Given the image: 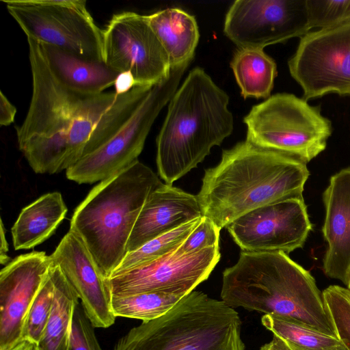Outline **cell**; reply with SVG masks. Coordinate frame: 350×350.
<instances>
[{"mask_svg":"<svg viewBox=\"0 0 350 350\" xmlns=\"http://www.w3.org/2000/svg\"><path fill=\"white\" fill-rule=\"evenodd\" d=\"M32 94L26 116L16 129L19 150L37 174L67 170L109 139L152 87L129 92L88 94L59 83L47 66L38 42L27 38Z\"/></svg>","mask_w":350,"mask_h":350,"instance_id":"1","label":"cell"},{"mask_svg":"<svg viewBox=\"0 0 350 350\" xmlns=\"http://www.w3.org/2000/svg\"><path fill=\"white\" fill-rule=\"evenodd\" d=\"M306 163L247 142L224 150L220 162L204 171L197 198L202 216L221 230L258 207L303 198Z\"/></svg>","mask_w":350,"mask_h":350,"instance_id":"2","label":"cell"},{"mask_svg":"<svg viewBox=\"0 0 350 350\" xmlns=\"http://www.w3.org/2000/svg\"><path fill=\"white\" fill-rule=\"evenodd\" d=\"M221 298L232 308L292 318L337 337L314 278L282 252H241L223 272Z\"/></svg>","mask_w":350,"mask_h":350,"instance_id":"3","label":"cell"},{"mask_svg":"<svg viewBox=\"0 0 350 350\" xmlns=\"http://www.w3.org/2000/svg\"><path fill=\"white\" fill-rule=\"evenodd\" d=\"M228 95L201 68L190 71L169 102L157 138V165L165 184L172 185L231 135L233 116Z\"/></svg>","mask_w":350,"mask_h":350,"instance_id":"4","label":"cell"},{"mask_svg":"<svg viewBox=\"0 0 350 350\" xmlns=\"http://www.w3.org/2000/svg\"><path fill=\"white\" fill-rule=\"evenodd\" d=\"M163 183L139 161L100 181L76 208L70 230L109 278L127 254V243L149 194Z\"/></svg>","mask_w":350,"mask_h":350,"instance_id":"5","label":"cell"},{"mask_svg":"<svg viewBox=\"0 0 350 350\" xmlns=\"http://www.w3.org/2000/svg\"><path fill=\"white\" fill-rule=\"evenodd\" d=\"M241 327L233 308L193 291L165 314L130 329L113 350H245Z\"/></svg>","mask_w":350,"mask_h":350,"instance_id":"6","label":"cell"},{"mask_svg":"<svg viewBox=\"0 0 350 350\" xmlns=\"http://www.w3.org/2000/svg\"><path fill=\"white\" fill-rule=\"evenodd\" d=\"M243 122L247 142L305 163L325 149L332 131L319 106L287 93L274 94L254 106Z\"/></svg>","mask_w":350,"mask_h":350,"instance_id":"7","label":"cell"},{"mask_svg":"<svg viewBox=\"0 0 350 350\" xmlns=\"http://www.w3.org/2000/svg\"><path fill=\"white\" fill-rule=\"evenodd\" d=\"M189 64L171 68L169 77L152 86L135 111L109 139L66 171L67 178L79 184L102 181L137 161L154 121L178 90Z\"/></svg>","mask_w":350,"mask_h":350,"instance_id":"8","label":"cell"},{"mask_svg":"<svg viewBox=\"0 0 350 350\" xmlns=\"http://www.w3.org/2000/svg\"><path fill=\"white\" fill-rule=\"evenodd\" d=\"M27 38L103 59V29L84 0L1 1Z\"/></svg>","mask_w":350,"mask_h":350,"instance_id":"9","label":"cell"},{"mask_svg":"<svg viewBox=\"0 0 350 350\" xmlns=\"http://www.w3.org/2000/svg\"><path fill=\"white\" fill-rule=\"evenodd\" d=\"M288 65L305 100L330 93L350 96V21L308 32Z\"/></svg>","mask_w":350,"mask_h":350,"instance_id":"10","label":"cell"},{"mask_svg":"<svg viewBox=\"0 0 350 350\" xmlns=\"http://www.w3.org/2000/svg\"><path fill=\"white\" fill-rule=\"evenodd\" d=\"M103 59L119 73L130 72L136 86H154L171 71L168 55L147 15L131 11L113 14L103 29Z\"/></svg>","mask_w":350,"mask_h":350,"instance_id":"11","label":"cell"},{"mask_svg":"<svg viewBox=\"0 0 350 350\" xmlns=\"http://www.w3.org/2000/svg\"><path fill=\"white\" fill-rule=\"evenodd\" d=\"M310 29L306 0H237L226 16L224 32L240 49H263Z\"/></svg>","mask_w":350,"mask_h":350,"instance_id":"12","label":"cell"},{"mask_svg":"<svg viewBox=\"0 0 350 350\" xmlns=\"http://www.w3.org/2000/svg\"><path fill=\"white\" fill-rule=\"evenodd\" d=\"M163 256L107 278L112 295L163 292L185 297L206 280L220 259L219 245L178 255Z\"/></svg>","mask_w":350,"mask_h":350,"instance_id":"13","label":"cell"},{"mask_svg":"<svg viewBox=\"0 0 350 350\" xmlns=\"http://www.w3.org/2000/svg\"><path fill=\"white\" fill-rule=\"evenodd\" d=\"M245 252H282L304 246L312 225L303 198L269 204L238 217L226 227Z\"/></svg>","mask_w":350,"mask_h":350,"instance_id":"14","label":"cell"},{"mask_svg":"<svg viewBox=\"0 0 350 350\" xmlns=\"http://www.w3.org/2000/svg\"><path fill=\"white\" fill-rule=\"evenodd\" d=\"M49 257L61 269L93 326L106 328L113 324L116 317L107 278L82 239L69 230Z\"/></svg>","mask_w":350,"mask_h":350,"instance_id":"15","label":"cell"},{"mask_svg":"<svg viewBox=\"0 0 350 350\" xmlns=\"http://www.w3.org/2000/svg\"><path fill=\"white\" fill-rule=\"evenodd\" d=\"M51 265L44 252H31L11 260L0 272V350L23 339L29 308Z\"/></svg>","mask_w":350,"mask_h":350,"instance_id":"16","label":"cell"},{"mask_svg":"<svg viewBox=\"0 0 350 350\" xmlns=\"http://www.w3.org/2000/svg\"><path fill=\"white\" fill-rule=\"evenodd\" d=\"M323 200L325 217L322 231L327 245L323 271L347 286L350 271V167L330 178Z\"/></svg>","mask_w":350,"mask_h":350,"instance_id":"17","label":"cell"},{"mask_svg":"<svg viewBox=\"0 0 350 350\" xmlns=\"http://www.w3.org/2000/svg\"><path fill=\"white\" fill-rule=\"evenodd\" d=\"M202 217L196 196L163 183L148 196L128 241L127 254Z\"/></svg>","mask_w":350,"mask_h":350,"instance_id":"18","label":"cell"},{"mask_svg":"<svg viewBox=\"0 0 350 350\" xmlns=\"http://www.w3.org/2000/svg\"><path fill=\"white\" fill-rule=\"evenodd\" d=\"M39 44L51 74L70 89L88 94L102 93L114 84L120 74L103 60L50 44Z\"/></svg>","mask_w":350,"mask_h":350,"instance_id":"19","label":"cell"},{"mask_svg":"<svg viewBox=\"0 0 350 350\" xmlns=\"http://www.w3.org/2000/svg\"><path fill=\"white\" fill-rule=\"evenodd\" d=\"M67 212L57 191L46 193L23 208L11 230L15 250L31 249L48 239Z\"/></svg>","mask_w":350,"mask_h":350,"instance_id":"20","label":"cell"},{"mask_svg":"<svg viewBox=\"0 0 350 350\" xmlns=\"http://www.w3.org/2000/svg\"><path fill=\"white\" fill-rule=\"evenodd\" d=\"M147 18L171 68L190 64L200 37L195 17L180 8H167L147 15Z\"/></svg>","mask_w":350,"mask_h":350,"instance_id":"21","label":"cell"},{"mask_svg":"<svg viewBox=\"0 0 350 350\" xmlns=\"http://www.w3.org/2000/svg\"><path fill=\"white\" fill-rule=\"evenodd\" d=\"M55 293L51 311L38 347L67 350L75 308L79 299L58 266L51 263Z\"/></svg>","mask_w":350,"mask_h":350,"instance_id":"22","label":"cell"},{"mask_svg":"<svg viewBox=\"0 0 350 350\" xmlns=\"http://www.w3.org/2000/svg\"><path fill=\"white\" fill-rule=\"evenodd\" d=\"M244 98H268L277 76L275 61L263 49H238L230 63Z\"/></svg>","mask_w":350,"mask_h":350,"instance_id":"23","label":"cell"},{"mask_svg":"<svg viewBox=\"0 0 350 350\" xmlns=\"http://www.w3.org/2000/svg\"><path fill=\"white\" fill-rule=\"evenodd\" d=\"M263 326L288 344L305 350H334L342 344L337 337L323 333L296 319L264 314Z\"/></svg>","mask_w":350,"mask_h":350,"instance_id":"24","label":"cell"},{"mask_svg":"<svg viewBox=\"0 0 350 350\" xmlns=\"http://www.w3.org/2000/svg\"><path fill=\"white\" fill-rule=\"evenodd\" d=\"M183 297L163 292H146L129 295H112L115 316L149 321L165 314Z\"/></svg>","mask_w":350,"mask_h":350,"instance_id":"25","label":"cell"},{"mask_svg":"<svg viewBox=\"0 0 350 350\" xmlns=\"http://www.w3.org/2000/svg\"><path fill=\"white\" fill-rule=\"evenodd\" d=\"M201 218L189 221L129 252L112 274L149 262L176 249L200 223Z\"/></svg>","mask_w":350,"mask_h":350,"instance_id":"26","label":"cell"},{"mask_svg":"<svg viewBox=\"0 0 350 350\" xmlns=\"http://www.w3.org/2000/svg\"><path fill=\"white\" fill-rule=\"evenodd\" d=\"M54 293L55 282L50 267L28 311L23 327V338L38 345L51 311Z\"/></svg>","mask_w":350,"mask_h":350,"instance_id":"27","label":"cell"},{"mask_svg":"<svg viewBox=\"0 0 350 350\" xmlns=\"http://www.w3.org/2000/svg\"><path fill=\"white\" fill-rule=\"evenodd\" d=\"M322 295L337 338L345 350H350V291L332 285Z\"/></svg>","mask_w":350,"mask_h":350,"instance_id":"28","label":"cell"},{"mask_svg":"<svg viewBox=\"0 0 350 350\" xmlns=\"http://www.w3.org/2000/svg\"><path fill=\"white\" fill-rule=\"evenodd\" d=\"M310 29H324L350 21V0H306Z\"/></svg>","mask_w":350,"mask_h":350,"instance_id":"29","label":"cell"},{"mask_svg":"<svg viewBox=\"0 0 350 350\" xmlns=\"http://www.w3.org/2000/svg\"><path fill=\"white\" fill-rule=\"evenodd\" d=\"M220 230L209 217L202 216L200 223L176 248L175 253L178 255H186L219 245Z\"/></svg>","mask_w":350,"mask_h":350,"instance_id":"30","label":"cell"},{"mask_svg":"<svg viewBox=\"0 0 350 350\" xmlns=\"http://www.w3.org/2000/svg\"><path fill=\"white\" fill-rule=\"evenodd\" d=\"M67 350H102L80 303L75 308Z\"/></svg>","mask_w":350,"mask_h":350,"instance_id":"31","label":"cell"},{"mask_svg":"<svg viewBox=\"0 0 350 350\" xmlns=\"http://www.w3.org/2000/svg\"><path fill=\"white\" fill-rule=\"evenodd\" d=\"M16 108L8 99L6 96L0 92V125L9 126L14 121Z\"/></svg>","mask_w":350,"mask_h":350,"instance_id":"32","label":"cell"},{"mask_svg":"<svg viewBox=\"0 0 350 350\" xmlns=\"http://www.w3.org/2000/svg\"><path fill=\"white\" fill-rule=\"evenodd\" d=\"M115 92L118 95L124 94L136 86L133 75L130 72H120L113 84Z\"/></svg>","mask_w":350,"mask_h":350,"instance_id":"33","label":"cell"},{"mask_svg":"<svg viewBox=\"0 0 350 350\" xmlns=\"http://www.w3.org/2000/svg\"><path fill=\"white\" fill-rule=\"evenodd\" d=\"M260 350H293L282 338L273 335V339L260 347Z\"/></svg>","mask_w":350,"mask_h":350,"instance_id":"34","label":"cell"},{"mask_svg":"<svg viewBox=\"0 0 350 350\" xmlns=\"http://www.w3.org/2000/svg\"><path fill=\"white\" fill-rule=\"evenodd\" d=\"M1 252H0V260L1 264H8L10 260H9V257L8 256L7 252L8 250V244L5 239V229L3 224V221L1 220Z\"/></svg>","mask_w":350,"mask_h":350,"instance_id":"35","label":"cell"},{"mask_svg":"<svg viewBox=\"0 0 350 350\" xmlns=\"http://www.w3.org/2000/svg\"><path fill=\"white\" fill-rule=\"evenodd\" d=\"M38 345L28 340L23 338L7 350H36Z\"/></svg>","mask_w":350,"mask_h":350,"instance_id":"36","label":"cell"},{"mask_svg":"<svg viewBox=\"0 0 350 350\" xmlns=\"http://www.w3.org/2000/svg\"><path fill=\"white\" fill-rule=\"evenodd\" d=\"M347 288L350 291V271L348 276V282L347 284Z\"/></svg>","mask_w":350,"mask_h":350,"instance_id":"37","label":"cell"},{"mask_svg":"<svg viewBox=\"0 0 350 350\" xmlns=\"http://www.w3.org/2000/svg\"><path fill=\"white\" fill-rule=\"evenodd\" d=\"M288 345L291 346V347L293 350H304V349H300V348H299V347H295V346H293V345H290V344H288Z\"/></svg>","mask_w":350,"mask_h":350,"instance_id":"38","label":"cell"},{"mask_svg":"<svg viewBox=\"0 0 350 350\" xmlns=\"http://www.w3.org/2000/svg\"><path fill=\"white\" fill-rule=\"evenodd\" d=\"M305 350V349H304ZM334 350H345V348L342 347V345H341L340 347H337L336 349H334Z\"/></svg>","mask_w":350,"mask_h":350,"instance_id":"39","label":"cell"},{"mask_svg":"<svg viewBox=\"0 0 350 350\" xmlns=\"http://www.w3.org/2000/svg\"><path fill=\"white\" fill-rule=\"evenodd\" d=\"M36 350H40L38 347L36 349Z\"/></svg>","mask_w":350,"mask_h":350,"instance_id":"40","label":"cell"}]
</instances>
